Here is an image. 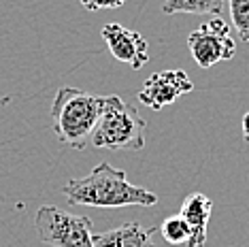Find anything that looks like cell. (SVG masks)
<instances>
[{"mask_svg":"<svg viewBox=\"0 0 249 247\" xmlns=\"http://www.w3.org/2000/svg\"><path fill=\"white\" fill-rule=\"evenodd\" d=\"M188 49L200 69H211L217 62L232 60L236 43L230 35V26L222 18H211L200 24L188 36Z\"/></svg>","mask_w":249,"mask_h":247,"instance_id":"obj_5","label":"cell"},{"mask_svg":"<svg viewBox=\"0 0 249 247\" xmlns=\"http://www.w3.org/2000/svg\"><path fill=\"white\" fill-rule=\"evenodd\" d=\"M243 137H245V141L249 143V111L243 115Z\"/></svg>","mask_w":249,"mask_h":247,"instance_id":"obj_14","label":"cell"},{"mask_svg":"<svg viewBox=\"0 0 249 247\" xmlns=\"http://www.w3.org/2000/svg\"><path fill=\"white\" fill-rule=\"evenodd\" d=\"M192 89H194V83L188 77V72L181 69H171V71L154 72L143 83V88L139 89L137 98L141 105L149 106L154 111H160L166 105L175 103L179 96L192 92Z\"/></svg>","mask_w":249,"mask_h":247,"instance_id":"obj_6","label":"cell"},{"mask_svg":"<svg viewBox=\"0 0 249 247\" xmlns=\"http://www.w3.org/2000/svg\"><path fill=\"white\" fill-rule=\"evenodd\" d=\"M105 96L83 92L77 88H60L52 105V130L58 141L72 149H86L92 139L96 122L103 111Z\"/></svg>","mask_w":249,"mask_h":247,"instance_id":"obj_2","label":"cell"},{"mask_svg":"<svg viewBox=\"0 0 249 247\" xmlns=\"http://www.w3.org/2000/svg\"><path fill=\"white\" fill-rule=\"evenodd\" d=\"M35 228L38 239L49 247H94L92 220L69 213L55 205L38 207Z\"/></svg>","mask_w":249,"mask_h":247,"instance_id":"obj_4","label":"cell"},{"mask_svg":"<svg viewBox=\"0 0 249 247\" xmlns=\"http://www.w3.org/2000/svg\"><path fill=\"white\" fill-rule=\"evenodd\" d=\"M103 38L113 53V58L139 71L149 62V45L139 32L128 30L122 24H107L103 28Z\"/></svg>","mask_w":249,"mask_h":247,"instance_id":"obj_7","label":"cell"},{"mask_svg":"<svg viewBox=\"0 0 249 247\" xmlns=\"http://www.w3.org/2000/svg\"><path fill=\"white\" fill-rule=\"evenodd\" d=\"M211 211L213 200L202 192H192L190 196H185L179 215L183 217V222L190 228L188 247H202L207 243V228L209 220H211Z\"/></svg>","mask_w":249,"mask_h":247,"instance_id":"obj_8","label":"cell"},{"mask_svg":"<svg viewBox=\"0 0 249 247\" xmlns=\"http://www.w3.org/2000/svg\"><path fill=\"white\" fill-rule=\"evenodd\" d=\"M64 196L69 205H86L98 209H117V207H154L158 196L147 188H139L128 181L122 168L100 162L81 179H71L64 185Z\"/></svg>","mask_w":249,"mask_h":247,"instance_id":"obj_1","label":"cell"},{"mask_svg":"<svg viewBox=\"0 0 249 247\" xmlns=\"http://www.w3.org/2000/svg\"><path fill=\"white\" fill-rule=\"evenodd\" d=\"M156 228H145L139 222H128L120 228L94 234V247H156Z\"/></svg>","mask_w":249,"mask_h":247,"instance_id":"obj_9","label":"cell"},{"mask_svg":"<svg viewBox=\"0 0 249 247\" xmlns=\"http://www.w3.org/2000/svg\"><path fill=\"white\" fill-rule=\"evenodd\" d=\"M224 2H228L230 19L236 35L243 43L249 45V0H224Z\"/></svg>","mask_w":249,"mask_h":247,"instance_id":"obj_11","label":"cell"},{"mask_svg":"<svg viewBox=\"0 0 249 247\" xmlns=\"http://www.w3.org/2000/svg\"><path fill=\"white\" fill-rule=\"evenodd\" d=\"M88 11H100V9H117L128 0H79Z\"/></svg>","mask_w":249,"mask_h":247,"instance_id":"obj_13","label":"cell"},{"mask_svg":"<svg viewBox=\"0 0 249 247\" xmlns=\"http://www.w3.org/2000/svg\"><path fill=\"white\" fill-rule=\"evenodd\" d=\"M162 11L166 15L194 13V15L219 18V13L224 11V0H164Z\"/></svg>","mask_w":249,"mask_h":247,"instance_id":"obj_10","label":"cell"},{"mask_svg":"<svg viewBox=\"0 0 249 247\" xmlns=\"http://www.w3.org/2000/svg\"><path fill=\"white\" fill-rule=\"evenodd\" d=\"M145 134L147 122L137 106L128 105L120 96H105L89 145L111 151H141L145 147Z\"/></svg>","mask_w":249,"mask_h":247,"instance_id":"obj_3","label":"cell"},{"mask_svg":"<svg viewBox=\"0 0 249 247\" xmlns=\"http://www.w3.org/2000/svg\"><path fill=\"white\" fill-rule=\"evenodd\" d=\"M160 234L164 237V241H166L168 245H181V243L188 245V241H190V228H188V224L183 222L181 215L166 217L160 226Z\"/></svg>","mask_w":249,"mask_h":247,"instance_id":"obj_12","label":"cell"}]
</instances>
